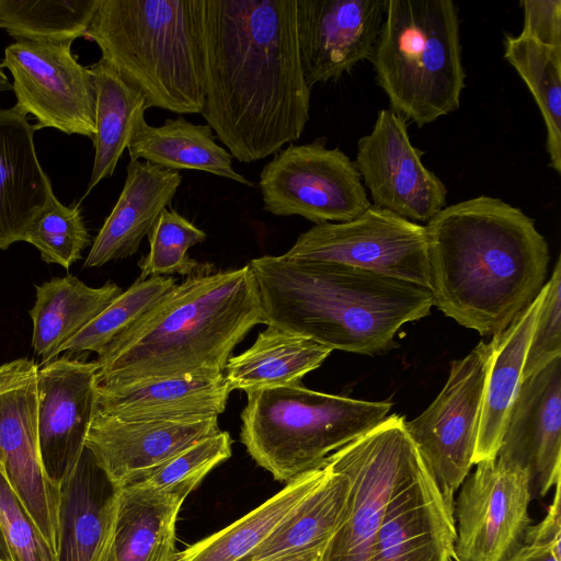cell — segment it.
Listing matches in <instances>:
<instances>
[{
  "label": "cell",
  "mask_w": 561,
  "mask_h": 561,
  "mask_svg": "<svg viewBox=\"0 0 561 561\" xmlns=\"http://www.w3.org/2000/svg\"><path fill=\"white\" fill-rule=\"evenodd\" d=\"M0 528L13 561H58L1 468Z\"/></svg>",
  "instance_id": "cell-39"
},
{
  "label": "cell",
  "mask_w": 561,
  "mask_h": 561,
  "mask_svg": "<svg viewBox=\"0 0 561 561\" xmlns=\"http://www.w3.org/2000/svg\"><path fill=\"white\" fill-rule=\"evenodd\" d=\"M149 252L138 262L140 277L214 272L213 265L188 256V250L206 240V233L173 208H164L148 233Z\"/></svg>",
  "instance_id": "cell-36"
},
{
  "label": "cell",
  "mask_w": 561,
  "mask_h": 561,
  "mask_svg": "<svg viewBox=\"0 0 561 561\" xmlns=\"http://www.w3.org/2000/svg\"><path fill=\"white\" fill-rule=\"evenodd\" d=\"M561 356V260L557 259L550 279L543 285V297L527 350L523 378Z\"/></svg>",
  "instance_id": "cell-40"
},
{
  "label": "cell",
  "mask_w": 561,
  "mask_h": 561,
  "mask_svg": "<svg viewBox=\"0 0 561 561\" xmlns=\"http://www.w3.org/2000/svg\"><path fill=\"white\" fill-rule=\"evenodd\" d=\"M240 439L279 482L323 466L327 457L379 425L392 403L329 394L305 386L247 393Z\"/></svg>",
  "instance_id": "cell-7"
},
{
  "label": "cell",
  "mask_w": 561,
  "mask_h": 561,
  "mask_svg": "<svg viewBox=\"0 0 561 561\" xmlns=\"http://www.w3.org/2000/svg\"><path fill=\"white\" fill-rule=\"evenodd\" d=\"M35 377L0 393V468L57 554L61 493L47 477L39 455Z\"/></svg>",
  "instance_id": "cell-19"
},
{
  "label": "cell",
  "mask_w": 561,
  "mask_h": 561,
  "mask_svg": "<svg viewBox=\"0 0 561 561\" xmlns=\"http://www.w3.org/2000/svg\"><path fill=\"white\" fill-rule=\"evenodd\" d=\"M392 112L417 127L456 111L466 85L451 0H387L370 57Z\"/></svg>",
  "instance_id": "cell-6"
},
{
  "label": "cell",
  "mask_w": 561,
  "mask_h": 561,
  "mask_svg": "<svg viewBox=\"0 0 561 561\" xmlns=\"http://www.w3.org/2000/svg\"><path fill=\"white\" fill-rule=\"evenodd\" d=\"M387 0H297L301 66L311 89L373 55Z\"/></svg>",
  "instance_id": "cell-16"
},
{
  "label": "cell",
  "mask_w": 561,
  "mask_h": 561,
  "mask_svg": "<svg viewBox=\"0 0 561 561\" xmlns=\"http://www.w3.org/2000/svg\"><path fill=\"white\" fill-rule=\"evenodd\" d=\"M404 423L402 415H388L327 457L330 467L347 477L348 493L319 561H368L389 502L422 463Z\"/></svg>",
  "instance_id": "cell-8"
},
{
  "label": "cell",
  "mask_w": 561,
  "mask_h": 561,
  "mask_svg": "<svg viewBox=\"0 0 561 561\" xmlns=\"http://www.w3.org/2000/svg\"><path fill=\"white\" fill-rule=\"evenodd\" d=\"M422 156L407 122L380 110L370 133L358 139L354 160L371 205L417 224H427L446 207L447 188Z\"/></svg>",
  "instance_id": "cell-14"
},
{
  "label": "cell",
  "mask_w": 561,
  "mask_h": 561,
  "mask_svg": "<svg viewBox=\"0 0 561 561\" xmlns=\"http://www.w3.org/2000/svg\"><path fill=\"white\" fill-rule=\"evenodd\" d=\"M22 241L35 247L44 262L66 270L82 259V252L91 243L79 204L66 206L54 192Z\"/></svg>",
  "instance_id": "cell-37"
},
{
  "label": "cell",
  "mask_w": 561,
  "mask_h": 561,
  "mask_svg": "<svg viewBox=\"0 0 561 561\" xmlns=\"http://www.w3.org/2000/svg\"><path fill=\"white\" fill-rule=\"evenodd\" d=\"M184 500L139 484L116 489L96 561H175V524Z\"/></svg>",
  "instance_id": "cell-24"
},
{
  "label": "cell",
  "mask_w": 561,
  "mask_h": 561,
  "mask_svg": "<svg viewBox=\"0 0 561 561\" xmlns=\"http://www.w3.org/2000/svg\"><path fill=\"white\" fill-rule=\"evenodd\" d=\"M560 481L554 485L553 500L550 503L545 518L536 526H530L524 543L550 545L560 550Z\"/></svg>",
  "instance_id": "cell-42"
},
{
  "label": "cell",
  "mask_w": 561,
  "mask_h": 561,
  "mask_svg": "<svg viewBox=\"0 0 561 561\" xmlns=\"http://www.w3.org/2000/svg\"><path fill=\"white\" fill-rule=\"evenodd\" d=\"M181 182L179 171L129 160L123 190L94 238L83 267H100L134 255Z\"/></svg>",
  "instance_id": "cell-23"
},
{
  "label": "cell",
  "mask_w": 561,
  "mask_h": 561,
  "mask_svg": "<svg viewBox=\"0 0 561 561\" xmlns=\"http://www.w3.org/2000/svg\"><path fill=\"white\" fill-rule=\"evenodd\" d=\"M0 561H13L1 528H0Z\"/></svg>",
  "instance_id": "cell-45"
},
{
  "label": "cell",
  "mask_w": 561,
  "mask_h": 561,
  "mask_svg": "<svg viewBox=\"0 0 561 561\" xmlns=\"http://www.w3.org/2000/svg\"><path fill=\"white\" fill-rule=\"evenodd\" d=\"M84 37L142 93L148 108L202 113L205 0H99Z\"/></svg>",
  "instance_id": "cell-5"
},
{
  "label": "cell",
  "mask_w": 561,
  "mask_h": 561,
  "mask_svg": "<svg viewBox=\"0 0 561 561\" xmlns=\"http://www.w3.org/2000/svg\"><path fill=\"white\" fill-rule=\"evenodd\" d=\"M531 500L527 470L496 458L477 462L454 501V560L507 561L524 545Z\"/></svg>",
  "instance_id": "cell-12"
},
{
  "label": "cell",
  "mask_w": 561,
  "mask_h": 561,
  "mask_svg": "<svg viewBox=\"0 0 561 561\" xmlns=\"http://www.w3.org/2000/svg\"><path fill=\"white\" fill-rule=\"evenodd\" d=\"M176 286L171 276L139 277L99 316L59 350L71 354L90 351L98 355L134 325Z\"/></svg>",
  "instance_id": "cell-35"
},
{
  "label": "cell",
  "mask_w": 561,
  "mask_h": 561,
  "mask_svg": "<svg viewBox=\"0 0 561 561\" xmlns=\"http://www.w3.org/2000/svg\"><path fill=\"white\" fill-rule=\"evenodd\" d=\"M231 455L230 434L219 431L185 448L135 484L174 493L185 499L214 468L229 459Z\"/></svg>",
  "instance_id": "cell-38"
},
{
  "label": "cell",
  "mask_w": 561,
  "mask_h": 561,
  "mask_svg": "<svg viewBox=\"0 0 561 561\" xmlns=\"http://www.w3.org/2000/svg\"><path fill=\"white\" fill-rule=\"evenodd\" d=\"M493 342H479L453 360L444 388L412 421L404 423L442 496L454 511L455 495L473 466L485 380Z\"/></svg>",
  "instance_id": "cell-9"
},
{
  "label": "cell",
  "mask_w": 561,
  "mask_h": 561,
  "mask_svg": "<svg viewBox=\"0 0 561 561\" xmlns=\"http://www.w3.org/2000/svg\"><path fill=\"white\" fill-rule=\"evenodd\" d=\"M496 459L528 471L533 497L561 474V356L523 378L505 420Z\"/></svg>",
  "instance_id": "cell-17"
},
{
  "label": "cell",
  "mask_w": 561,
  "mask_h": 561,
  "mask_svg": "<svg viewBox=\"0 0 561 561\" xmlns=\"http://www.w3.org/2000/svg\"><path fill=\"white\" fill-rule=\"evenodd\" d=\"M99 0H0V28L16 41L73 42L84 36Z\"/></svg>",
  "instance_id": "cell-34"
},
{
  "label": "cell",
  "mask_w": 561,
  "mask_h": 561,
  "mask_svg": "<svg viewBox=\"0 0 561 561\" xmlns=\"http://www.w3.org/2000/svg\"><path fill=\"white\" fill-rule=\"evenodd\" d=\"M248 265L264 324L331 351L387 352L403 324L433 307L428 288L343 264L263 255Z\"/></svg>",
  "instance_id": "cell-3"
},
{
  "label": "cell",
  "mask_w": 561,
  "mask_h": 561,
  "mask_svg": "<svg viewBox=\"0 0 561 561\" xmlns=\"http://www.w3.org/2000/svg\"><path fill=\"white\" fill-rule=\"evenodd\" d=\"M71 44L16 41L5 47L0 67L10 71L15 105L36 118L37 130L49 127L93 139V75L77 60Z\"/></svg>",
  "instance_id": "cell-13"
},
{
  "label": "cell",
  "mask_w": 561,
  "mask_h": 561,
  "mask_svg": "<svg viewBox=\"0 0 561 561\" xmlns=\"http://www.w3.org/2000/svg\"><path fill=\"white\" fill-rule=\"evenodd\" d=\"M130 160L144 159L168 170H198L247 186L252 182L237 172L231 153L219 146L207 124L197 125L182 115L158 127L140 117L128 144Z\"/></svg>",
  "instance_id": "cell-28"
},
{
  "label": "cell",
  "mask_w": 561,
  "mask_h": 561,
  "mask_svg": "<svg viewBox=\"0 0 561 561\" xmlns=\"http://www.w3.org/2000/svg\"><path fill=\"white\" fill-rule=\"evenodd\" d=\"M263 208L314 225L348 221L371 206L353 160L325 138L280 149L260 173Z\"/></svg>",
  "instance_id": "cell-10"
},
{
  "label": "cell",
  "mask_w": 561,
  "mask_h": 561,
  "mask_svg": "<svg viewBox=\"0 0 561 561\" xmlns=\"http://www.w3.org/2000/svg\"><path fill=\"white\" fill-rule=\"evenodd\" d=\"M543 287L500 334L492 337L493 354L485 380L473 465L495 459L510 408L523 379V369Z\"/></svg>",
  "instance_id": "cell-26"
},
{
  "label": "cell",
  "mask_w": 561,
  "mask_h": 561,
  "mask_svg": "<svg viewBox=\"0 0 561 561\" xmlns=\"http://www.w3.org/2000/svg\"><path fill=\"white\" fill-rule=\"evenodd\" d=\"M38 366L27 358H18L0 365V393L22 387L31 381Z\"/></svg>",
  "instance_id": "cell-43"
},
{
  "label": "cell",
  "mask_w": 561,
  "mask_h": 561,
  "mask_svg": "<svg viewBox=\"0 0 561 561\" xmlns=\"http://www.w3.org/2000/svg\"><path fill=\"white\" fill-rule=\"evenodd\" d=\"M524 23L520 35L561 48V1L523 0Z\"/></svg>",
  "instance_id": "cell-41"
},
{
  "label": "cell",
  "mask_w": 561,
  "mask_h": 561,
  "mask_svg": "<svg viewBox=\"0 0 561 561\" xmlns=\"http://www.w3.org/2000/svg\"><path fill=\"white\" fill-rule=\"evenodd\" d=\"M116 489L85 447L60 485L58 561H96L104 543Z\"/></svg>",
  "instance_id": "cell-25"
},
{
  "label": "cell",
  "mask_w": 561,
  "mask_h": 561,
  "mask_svg": "<svg viewBox=\"0 0 561 561\" xmlns=\"http://www.w3.org/2000/svg\"><path fill=\"white\" fill-rule=\"evenodd\" d=\"M504 58L528 87L546 126L549 164L561 173V48L505 34Z\"/></svg>",
  "instance_id": "cell-33"
},
{
  "label": "cell",
  "mask_w": 561,
  "mask_h": 561,
  "mask_svg": "<svg viewBox=\"0 0 561 561\" xmlns=\"http://www.w3.org/2000/svg\"><path fill=\"white\" fill-rule=\"evenodd\" d=\"M450 561H455V560L453 559V560H450Z\"/></svg>",
  "instance_id": "cell-48"
},
{
  "label": "cell",
  "mask_w": 561,
  "mask_h": 561,
  "mask_svg": "<svg viewBox=\"0 0 561 561\" xmlns=\"http://www.w3.org/2000/svg\"><path fill=\"white\" fill-rule=\"evenodd\" d=\"M453 512L423 460L389 502L368 561H450Z\"/></svg>",
  "instance_id": "cell-20"
},
{
  "label": "cell",
  "mask_w": 561,
  "mask_h": 561,
  "mask_svg": "<svg viewBox=\"0 0 561 561\" xmlns=\"http://www.w3.org/2000/svg\"><path fill=\"white\" fill-rule=\"evenodd\" d=\"M12 90V83L9 81L8 76L0 67V92Z\"/></svg>",
  "instance_id": "cell-46"
},
{
  "label": "cell",
  "mask_w": 561,
  "mask_h": 561,
  "mask_svg": "<svg viewBox=\"0 0 561 561\" xmlns=\"http://www.w3.org/2000/svg\"><path fill=\"white\" fill-rule=\"evenodd\" d=\"M207 53L202 115L243 163L298 140L311 89L298 43L297 0H205Z\"/></svg>",
  "instance_id": "cell-1"
},
{
  "label": "cell",
  "mask_w": 561,
  "mask_h": 561,
  "mask_svg": "<svg viewBox=\"0 0 561 561\" xmlns=\"http://www.w3.org/2000/svg\"><path fill=\"white\" fill-rule=\"evenodd\" d=\"M263 311L249 265L186 277L99 355L96 385L224 373Z\"/></svg>",
  "instance_id": "cell-4"
},
{
  "label": "cell",
  "mask_w": 561,
  "mask_h": 561,
  "mask_svg": "<svg viewBox=\"0 0 561 561\" xmlns=\"http://www.w3.org/2000/svg\"><path fill=\"white\" fill-rule=\"evenodd\" d=\"M425 229L433 306L482 336L504 331L545 285V237L533 218L500 198L446 206Z\"/></svg>",
  "instance_id": "cell-2"
},
{
  "label": "cell",
  "mask_w": 561,
  "mask_h": 561,
  "mask_svg": "<svg viewBox=\"0 0 561 561\" xmlns=\"http://www.w3.org/2000/svg\"><path fill=\"white\" fill-rule=\"evenodd\" d=\"M324 474V463L300 474L234 523L178 552L175 561H249L278 524L320 483Z\"/></svg>",
  "instance_id": "cell-31"
},
{
  "label": "cell",
  "mask_w": 561,
  "mask_h": 561,
  "mask_svg": "<svg viewBox=\"0 0 561 561\" xmlns=\"http://www.w3.org/2000/svg\"><path fill=\"white\" fill-rule=\"evenodd\" d=\"M36 130L16 105L0 108V250L22 241L54 192L37 158Z\"/></svg>",
  "instance_id": "cell-22"
},
{
  "label": "cell",
  "mask_w": 561,
  "mask_h": 561,
  "mask_svg": "<svg viewBox=\"0 0 561 561\" xmlns=\"http://www.w3.org/2000/svg\"><path fill=\"white\" fill-rule=\"evenodd\" d=\"M232 390L224 373L153 377L119 386L96 385V411L127 421L218 416Z\"/></svg>",
  "instance_id": "cell-21"
},
{
  "label": "cell",
  "mask_w": 561,
  "mask_h": 561,
  "mask_svg": "<svg viewBox=\"0 0 561 561\" xmlns=\"http://www.w3.org/2000/svg\"><path fill=\"white\" fill-rule=\"evenodd\" d=\"M331 352L310 339L267 325L248 350L228 359L224 375L231 390L245 393L300 385Z\"/></svg>",
  "instance_id": "cell-30"
},
{
  "label": "cell",
  "mask_w": 561,
  "mask_h": 561,
  "mask_svg": "<svg viewBox=\"0 0 561 561\" xmlns=\"http://www.w3.org/2000/svg\"><path fill=\"white\" fill-rule=\"evenodd\" d=\"M98 363L68 356L37 368L36 422L44 470L61 483L76 468L96 411Z\"/></svg>",
  "instance_id": "cell-15"
},
{
  "label": "cell",
  "mask_w": 561,
  "mask_h": 561,
  "mask_svg": "<svg viewBox=\"0 0 561 561\" xmlns=\"http://www.w3.org/2000/svg\"><path fill=\"white\" fill-rule=\"evenodd\" d=\"M283 255L431 285L425 226L373 205L352 220L314 225Z\"/></svg>",
  "instance_id": "cell-11"
},
{
  "label": "cell",
  "mask_w": 561,
  "mask_h": 561,
  "mask_svg": "<svg viewBox=\"0 0 561 561\" xmlns=\"http://www.w3.org/2000/svg\"><path fill=\"white\" fill-rule=\"evenodd\" d=\"M325 474L278 524L249 561H288L321 553L334 534L348 493L347 477L324 461Z\"/></svg>",
  "instance_id": "cell-29"
},
{
  "label": "cell",
  "mask_w": 561,
  "mask_h": 561,
  "mask_svg": "<svg viewBox=\"0 0 561 561\" xmlns=\"http://www.w3.org/2000/svg\"><path fill=\"white\" fill-rule=\"evenodd\" d=\"M95 88L94 161L82 197L104 179L111 178L130 141L133 130L148 108L145 96L103 59L91 65Z\"/></svg>",
  "instance_id": "cell-32"
},
{
  "label": "cell",
  "mask_w": 561,
  "mask_h": 561,
  "mask_svg": "<svg viewBox=\"0 0 561 561\" xmlns=\"http://www.w3.org/2000/svg\"><path fill=\"white\" fill-rule=\"evenodd\" d=\"M30 316L32 346L42 364L59 355L60 347L99 316L123 289L108 280L91 287L73 275L53 277L35 286Z\"/></svg>",
  "instance_id": "cell-27"
},
{
  "label": "cell",
  "mask_w": 561,
  "mask_h": 561,
  "mask_svg": "<svg viewBox=\"0 0 561 561\" xmlns=\"http://www.w3.org/2000/svg\"><path fill=\"white\" fill-rule=\"evenodd\" d=\"M220 431L218 416L127 421L95 411L85 447L114 489L138 483L194 443Z\"/></svg>",
  "instance_id": "cell-18"
},
{
  "label": "cell",
  "mask_w": 561,
  "mask_h": 561,
  "mask_svg": "<svg viewBox=\"0 0 561 561\" xmlns=\"http://www.w3.org/2000/svg\"><path fill=\"white\" fill-rule=\"evenodd\" d=\"M507 561H561V551L550 545L524 543Z\"/></svg>",
  "instance_id": "cell-44"
},
{
  "label": "cell",
  "mask_w": 561,
  "mask_h": 561,
  "mask_svg": "<svg viewBox=\"0 0 561 561\" xmlns=\"http://www.w3.org/2000/svg\"><path fill=\"white\" fill-rule=\"evenodd\" d=\"M321 553H312L308 556H304L297 559L288 560V561H319Z\"/></svg>",
  "instance_id": "cell-47"
}]
</instances>
